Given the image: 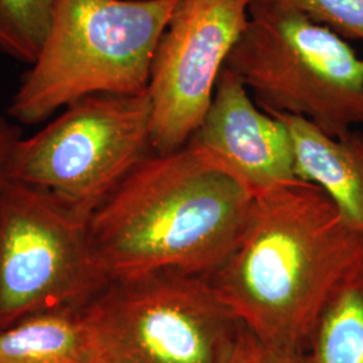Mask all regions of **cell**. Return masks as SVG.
Instances as JSON below:
<instances>
[{"label":"cell","instance_id":"7","mask_svg":"<svg viewBox=\"0 0 363 363\" xmlns=\"http://www.w3.org/2000/svg\"><path fill=\"white\" fill-rule=\"evenodd\" d=\"M88 220L19 182L0 189V330L39 312L85 307L108 286Z\"/></svg>","mask_w":363,"mask_h":363},{"label":"cell","instance_id":"14","mask_svg":"<svg viewBox=\"0 0 363 363\" xmlns=\"http://www.w3.org/2000/svg\"><path fill=\"white\" fill-rule=\"evenodd\" d=\"M298 9L343 39L363 42V0H274Z\"/></svg>","mask_w":363,"mask_h":363},{"label":"cell","instance_id":"1","mask_svg":"<svg viewBox=\"0 0 363 363\" xmlns=\"http://www.w3.org/2000/svg\"><path fill=\"white\" fill-rule=\"evenodd\" d=\"M362 264V234L323 191L298 182L255 196L210 279L249 333L300 358L325 304Z\"/></svg>","mask_w":363,"mask_h":363},{"label":"cell","instance_id":"8","mask_svg":"<svg viewBox=\"0 0 363 363\" xmlns=\"http://www.w3.org/2000/svg\"><path fill=\"white\" fill-rule=\"evenodd\" d=\"M252 0H181L156 46L148 96L155 154L183 148L213 101Z\"/></svg>","mask_w":363,"mask_h":363},{"label":"cell","instance_id":"12","mask_svg":"<svg viewBox=\"0 0 363 363\" xmlns=\"http://www.w3.org/2000/svg\"><path fill=\"white\" fill-rule=\"evenodd\" d=\"M300 363H363V264L320 312Z\"/></svg>","mask_w":363,"mask_h":363},{"label":"cell","instance_id":"5","mask_svg":"<svg viewBox=\"0 0 363 363\" xmlns=\"http://www.w3.org/2000/svg\"><path fill=\"white\" fill-rule=\"evenodd\" d=\"M84 313L97 363H228L244 330L210 274L183 271L111 281Z\"/></svg>","mask_w":363,"mask_h":363},{"label":"cell","instance_id":"9","mask_svg":"<svg viewBox=\"0 0 363 363\" xmlns=\"http://www.w3.org/2000/svg\"><path fill=\"white\" fill-rule=\"evenodd\" d=\"M187 144L253 196L301 182L286 125L262 111L244 82L226 67L206 116Z\"/></svg>","mask_w":363,"mask_h":363},{"label":"cell","instance_id":"2","mask_svg":"<svg viewBox=\"0 0 363 363\" xmlns=\"http://www.w3.org/2000/svg\"><path fill=\"white\" fill-rule=\"evenodd\" d=\"M255 196L193 145L151 152L91 216L106 283L157 271L211 274L232 253Z\"/></svg>","mask_w":363,"mask_h":363},{"label":"cell","instance_id":"11","mask_svg":"<svg viewBox=\"0 0 363 363\" xmlns=\"http://www.w3.org/2000/svg\"><path fill=\"white\" fill-rule=\"evenodd\" d=\"M0 363H97L84 307L39 312L0 330Z\"/></svg>","mask_w":363,"mask_h":363},{"label":"cell","instance_id":"3","mask_svg":"<svg viewBox=\"0 0 363 363\" xmlns=\"http://www.w3.org/2000/svg\"><path fill=\"white\" fill-rule=\"evenodd\" d=\"M179 1L57 0L9 116L33 125L86 96L147 91L156 46Z\"/></svg>","mask_w":363,"mask_h":363},{"label":"cell","instance_id":"15","mask_svg":"<svg viewBox=\"0 0 363 363\" xmlns=\"http://www.w3.org/2000/svg\"><path fill=\"white\" fill-rule=\"evenodd\" d=\"M228 363H300V358L265 345L244 327Z\"/></svg>","mask_w":363,"mask_h":363},{"label":"cell","instance_id":"10","mask_svg":"<svg viewBox=\"0 0 363 363\" xmlns=\"http://www.w3.org/2000/svg\"><path fill=\"white\" fill-rule=\"evenodd\" d=\"M289 132L298 181L316 186L363 235V132L331 136L307 118L268 112Z\"/></svg>","mask_w":363,"mask_h":363},{"label":"cell","instance_id":"4","mask_svg":"<svg viewBox=\"0 0 363 363\" xmlns=\"http://www.w3.org/2000/svg\"><path fill=\"white\" fill-rule=\"evenodd\" d=\"M225 67L265 112L304 117L331 136L363 125L362 58L286 3L252 0Z\"/></svg>","mask_w":363,"mask_h":363},{"label":"cell","instance_id":"6","mask_svg":"<svg viewBox=\"0 0 363 363\" xmlns=\"http://www.w3.org/2000/svg\"><path fill=\"white\" fill-rule=\"evenodd\" d=\"M151 152L148 91L91 94L16 143L7 179L38 189L89 222Z\"/></svg>","mask_w":363,"mask_h":363},{"label":"cell","instance_id":"13","mask_svg":"<svg viewBox=\"0 0 363 363\" xmlns=\"http://www.w3.org/2000/svg\"><path fill=\"white\" fill-rule=\"evenodd\" d=\"M57 0H0V52L31 65L52 23Z\"/></svg>","mask_w":363,"mask_h":363},{"label":"cell","instance_id":"16","mask_svg":"<svg viewBox=\"0 0 363 363\" xmlns=\"http://www.w3.org/2000/svg\"><path fill=\"white\" fill-rule=\"evenodd\" d=\"M22 139V132L18 125L7 117L0 116V189L7 181L9 162L16 143Z\"/></svg>","mask_w":363,"mask_h":363}]
</instances>
